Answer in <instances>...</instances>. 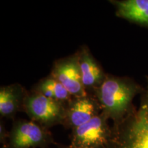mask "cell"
<instances>
[{"instance_id": "4", "label": "cell", "mask_w": 148, "mask_h": 148, "mask_svg": "<svg viewBox=\"0 0 148 148\" xmlns=\"http://www.w3.org/2000/svg\"><path fill=\"white\" fill-rule=\"evenodd\" d=\"M55 143L49 129L32 121L16 120L9 132L8 148H49Z\"/></svg>"}, {"instance_id": "13", "label": "cell", "mask_w": 148, "mask_h": 148, "mask_svg": "<svg viewBox=\"0 0 148 148\" xmlns=\"http://www.w3.org/2000/svg\"><path fill=\"white\" fill-rule=\"evenodd\" d=\"M56 146H57V148H76V147H73V146H71L70 145H62V144H59V143H58V144L56 143Z\"/></svg>"}, {"instance_id": "7", "label": "cell", "mask_w": 148, "mask_h": 148, "mask_svg": "<svg viewBox=\"0 0 148 148\" xmlns=\"http://www.w3.org/2000/svg\"><path fill=\"white\" fill-rule=\"evenodd\" d=\"M101 112L97 101L88 95L73 97L66 106V117L63 125L72 130L87 123Z\"/></svg>"}, {"instance_id": "3", "label": "cell", "mask_w": 148, "mask_h": 148, "mask_svg": "<svg viewBox=\"0 0 148 148\" xmlns=\"http://www.w3.org/2000/svg\"><path fill=\"white\" fill-rule=\"evenodd\" d=\"M23 106L30 120L46 128L64 124L66 103L46 97L35 90L25 96Z\"/></svg>"}, {"instance_id": "2", "label": "cell", "mask_w": 148, "mask_h": 148, "mask_svg": "<svg viewBox=\"0 0 148 148\" xmlns=\"http://www.w3.org/2000/svg\"><path fill=\"white\" fill-rule=\"evenodd\" d=\"M143 89L129 77L106 75L95 93L101 112L114 123L127 115L134 106V97Z\"/></svg>"}, {"instance_id": "14", "label": "cell", "mask_w": 148, "mask_h": 148, "mask_svg": "<svg viewBox=\"0 0 148 148\" xmlns=\"http://www.w3.org/2000/svg\"><path fill=\"white\" fill-rule=\"evenodd\" d=\"M1 148H8V147H7V145H2Z\"/></svg>"}, {"instance_id": "10", "label": "cell", "mask_w": 148, "mask_h": 148, "mask_svg": "<svg viewBox=\"0 0 148 148\" xmlns=\"http://www.w3.org/2000/svg\"><path fill=\"white\" fill-rule=\"evenodd\" d=\"M25 95L20 85L12 84L0 88V114L3 117H13L23 104Z\"/></svg>"}, {"instance_id": "1", "label": "cell", "mask_w": 148, "mask_h": 148, "mask_svg": "<svg viewBox=\"0 0 148 148\" xmlns=\"http://www.w3.org/2000/svg\"><path fill=\"white\" fill-rule=\"evenodd\" d=\"M103 148H148V75L138 104L112 124L110 137Z\"/></svg>"}, {"instance_id": "6", "label": "cell", "mask_w": 148, "mask_h": 148, "mask_svg": "<svg viewBox=\"0 0 148 148\" xmlns=\"http://www.w3.org/2000/svg\"><path fill=\"white\" fill-rule=\"evenodd\" d=\"M51 76L63 85L73 97L88 95L82 83L77 53L55 62Z\"/></svg>"}, {"instance_id": "12", "label": "cell", "mask_w": 148, "mask_h": 148, "mask_svg": "<svg viewBox=\"0 0 148 148\" xmlns=\"http://www.w3.org/2000/svg\"><path fill=\"white\" fill-rule=\"evenodd\" d=\"M9 137V132L6 130L3 123L1 121L0 124V142L2 145H7Z\"/></svg>"}, {"instance_id": "8", "label": "cell", "mask_w": 148, "mask_h": 148, "mask_svg": "<svg viewBox=\"0 0 148 148\" xmlns=\"http://www.w3.org/2000/svg\"><path fill=\"white\" fill-rule=\"evenodd\" d=\"M82 83L86 89H96L104 80L106 75L86 47L77 53Z\"/></svg>"}, {"instance_id": "5", "label": "cell", "mask_w": 148, "mask_h": 148, "mask_svg": "<svg viewBox=\"0 0 148 148\" xmlns=\"http://www.w3.org/2000/svg\"><path fill=\"white\" fill-rule=\"evenodd\" d=\"M109 119L102 112L87 123L72 130L70 145L76 148H103L111 134Z\"/></svg>"}, {"instance_id": "11", "label": "cell", "mask_w": 148, "mask_h": 148, "mask_svg": "<svg viewBox=\"0 0 148 148\" xmlns=\"http://www.w3.org/2000/svg\"><path fill=\"white\" fill-rule=\"evenodd\" d=\"M36 90L46 97L64 103H69L73 97L63 85L51 76L42 79Z\"/></svg>"}, {"instance_id": "9", "label": "cell", "mask_w": 148, "mask_h": 148, "mask_svg": "<svg viewBox=\"0 0 148 148\" xmlns=\"http://www.w3.org/2000/svg\"><path fill=\"white\" fill-rule=\"evenodd\" d=\"M112 3L118 16L148 26V0H123Z\"/></svg>"}]
</instances>
